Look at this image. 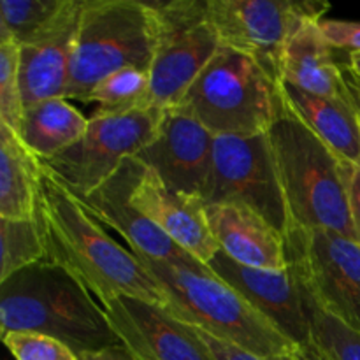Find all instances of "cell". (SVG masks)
I'll list each match as a JSON object with an SVG mask.
<instances>
[{
    "label": "cell",
    "instance_id": "6da1fadb",
    "mask_svg": "<svg viewBox=\"0 0 360 360\" xmlns=\"http://www.w3.org/2000/svg\"><path fill=\"white\" fill-rule=\"evenodd\" d=\"M37 220L44 232L48 260L81 281L102 306L112 299L136 297L167 308L164 290L139 257L108 236L46 165Z\"/></svg>",
    "mask_w": 360,
    "mask_h": 360
},
{
    "label": "cell",
    "instance_id": "7a4b0ae2",
    "mask_svg": "<svg viewBox=\"0 0 360 360\" xmlns=\"http://www.w3.org/2000/svg\"><path fill=\"white\" fill-rule=\"evenodd\" d=\"M9 333L55 338L77 357L120 345L104 306L51 260L27 267L0 283V334Z\"/></svg>",
    "mask_w": 360,
    "mask_h": 360
},
{
    "label": "cell",
    "instance_id": "3957f363",
    "mask_svg": "<svg viewBox=\"0 0 360 360\" xmlns=\"http://www.w3.org/2000/svg\"><path fill=\"white\" fill-rule=\"evenodd\" d=\"M139 259L164 290L167 309L181 322L197 326L217 340L259 357L292 355L304 350L283 336L241 294L214 276L199 260Z\"/></svg>",
    "mask_w": 360,
    "mask_h": 360
},
{
    "label": "cell",
    "instance_id": "277c9868",
    "mask_svg": "<svg viewBox=\"0 0 360 360\" xmlns=\"http://www.w3.org/2000/svg\"><path fill=\"white\" fill-rule=\"evenodd\" d=\"M267 137L287 204L288 227L327 229L355 241L347 162L338 158L285 102Z\"/></svg>",
    "mask_w": 360,
    "mask_h": 360
},
{
    "label": "cell",
    "instance_id": "5b68a950",
    "mask_svg": "<svg viewBox=\"0 0 360 360\" xmlns=\"http://www.w3.org/2000/svg\"><path fill=\"white\" fill-rule=\"evenodd\" d=\"M281 105L280 77L253 56L221 46L176 108L217 137L267 134Z\"/></svg>",
    "mask_w": 360,
    "mask_h": 360
},
{
    "label": "cell",
    "instance_id": "8992f818",
    "mask_svg": "<svg viewBox=\"0 0 360 360\" xmlns=\"http://www.w3.org/2000/svg\"><path fill=\"white\" fill-rule=\"evenodd\" d=\"M155 42L157 20L151 2L83 0L65 98L86 102L90 91L118 70L150 72Z\"/></svg>",
    "mask_w": 360,
    "mask_h": 360
},
{
    "label": "cell",
    "instance_id": "52a82bcc",
    "mask_svg": "<svg viewBox=\"0 0 360 360\" xmlns=\"http://www.w3.org/2000/svg\"><path fill=\"white\" fill-rule=\"evenodd\" d=\"M157 42L150 69V105L176 108L221 48L207 0L151 2Z\"/></svg>",
    "mask_w": 360,
    "mask_h": 360
},
{
    "label": "cell",
    "instance_id": "ba28073f",
    "mask_svg": "<svg viewBox=\"0 0 360 360\" xmlns=\"http://www.w3.org/2000/svg\"><path fill=\"white\" fill-rule=\"evenodd\" d=\"M288 266L316 304L360 333V245L327 229L288 227Z\"/></svg>",
    "mask_w": 360,
    "mask_h": 360
},
{
    "label": "cell",
    "instance_id": "9c48e42d",
    "mask_svg": "<svg viewBox=\"0 0 360 360\" xmlns=\"http://www.w3.org/2000/svg\"><path fill=\"white\" fill-rule=\"evenodd\" d=\"M164 111L144 108L125 115H94L79 143L42 164L74 195H88L153 141Z\"/></svg>",
    "mask_w": 360,
    "mask_h": 360
},
{
    "label": "cell",
    "instance_id": "30bf717a",
    "mask_svg": "<svg viewBox=\"0 0 360 360\" xmlns=\"http://www.w3.org/2000/svg\"><path fill=\"white\" fill-rule=\"evenodd\" d=\"M329 7L327 2L207 0L220 44L253 56L280 79L290 39L306 21L323 20Z\"/></svg>",
    "mask_w": 360,
    "mask_h": 360
},
{
    "label": "cell",
    "instance_id": "8fae6325",
    "mask_svg": "<svg viewBox=\"0 0 360 360\" xmlns=\"http://www.w3.org/2000/svg\"><path fill=\"white\" fill-rule=\"evenodd\" d=\"M204 202L241 204L285 236L288 211L267 134L214 137L213 171Z\"/></svg>",
    "mask_w": 360,
    "mask_h": 360
},
{
    "label": "cell",
    "instance_id": "7c38bea8",
    "mask_svg": "<svg viewBox=\"0 0 360 360\" xmlns=\"http://www.w3.org/2000/svg\"><path fill=\"white\" fill-rule=\"evenodd\" d=\"M214 136L178 108L165 109L157 136L137 155L171 190L206 199Z\"/></svg>",
    "mask_w": 360,
    "mask_h": 360
},
{
    "label": "cell",
    "instance_id": "4fadbf2b",
    "mask_svg": "<svg viewBox=\"0 0 360 360\" xmlns=\"http://www.w3.org/2000/svg\"><path fill=\"white\" fill-rule=\"evenodd\" d=\"M104 309L120 343L137 360H213L192 327L165 306L118 297Z\"/></svg>",
    "mask_w": 360,
    "mask_h": 360
},
{
    "label": "cell",
    "instance_id": "5bb4252c",
    "mask_svg": "<svg viewBox=\"0 0 360 360\" xmlns=\"http://www.w3.org/2000/svg\"><path fill=\"white\" fill-rule=\"evenodd\" d=\"M146 165L137 157L129 158L115 176L88 195L76 197L91 218L118 232L136 255L153 260L188 262L192 255L174 245L153 221L132 202V193ZM197 260V259H195Z\"/></svg>",
    "mask_w": 360,
    "mask_h": 360
},
{
    "label": "cell",
    "instance_id": "9a60e30c",
    "mask_svg": "<svg viewBox=\"0 0 360 360\" xmlns=\"http://www.w3.org/2000/svg\"><path fill=\"white\" fill-rule=\"evenodd\" d=\"M207 267L214 276L241 294L283 336L299 347L313 348L301 283L290 266L281 271L255 269L218 252Z\"/></svg>",
    "mask_w": 360,
    "mask_h": 360
},
{
    "label": "cell",
    "instance_id": "2e32d148",
    "mask_svg": "<svg viewBox=\"0 0 360 360\" xmlns=\"http://www.w3.org/2000/svg\"><path fill=\"white\" fill-rule=\"evenodd\" d=\"M83 0H67L48 25L20 44V84L25 108L65 98Z\"/></svg>",
    "mask_w": 360,
    "mask_h": 360
},
{
    "label": "cell",
    "instance_id": "e0dca14e",
    "mask_svg": "<svg viewBox=\"0 0 360 360\" xmlns=\"http://www.w3.org/2000/svg\"><path fill=\"white\" fill-rule=\"evenodd\" d=\"M132 202L178 248L204 266L220 252L207 221L206 202L171 190L151 169L144 167L134 188Z\"/></svg>",
    "mask_w": 360,
    "mask_h": 360
},
{
    "label": "cell",
    "instance_id": "ac0fdd59",
    "mask_svg": "<svg viewBox=\"0 0 360 360\" xmlns=\"http://www.w3.org/2000/svg\"><path fill=\"white\" fill-rule=\"evenodd\" d=\"M320 21H306L290 39L281 62V81L360 109V83L348 62L341 63L338 49L326 41Z\"/></svg>",
    "mask_w": 360,
    "mask_h": 360
},
{
    "label": "cell",
    "instance_id": "d6986e66",
    "mask_svg": "<svg viewBox=\"0 0 360 360\" xmlns=\"http://www.w3.org/2000/svg\"><path fill=\"white\" fill-rule=\"evenodd\" d=\"M210 229L220 252L243 266L281 271L288 267L283 232L241 204H206Z\"/></svg>",
    "mask_w": 360,
    "mask_h": 360
},
{
    "label": "cell",
    "instance_id": "ffe728a7",
    "mask_svg": "<svg viewBox=\"0 0 360 360\" xmlns=\"http://www.w3.org/2000/svg\"><path fill=\"white\" fill-rule=\"evenodd\" d=\"M285 105L347 164L360 167V109L281 81Z\"/></svg>",
    "mask_w": 360,
    "mask_h": 360
},
{
    "label": "cell",
    "instance_id": "44dd1931",
    "mask_svg": "<svg viewBox=\"0 0 360 360\" xmlns=\"http://www.w3.org/2000/svg\"><path fill=\"white\" fill-rule=\"evenodd\" d=\"M44 165L9 127L0 123V218H37Z\"/></svg>",
    "mask_w": 360,
    "mask_h": 360
},
{
    "label": "cell",
    "instance_id": "7402d4cb",
    "mask_svg": "<svg viewBox=\"0 0 360 360\" xmlns=\"http://www.w3.org/2000/svg\"><path fill=\"white\" fill-rule=\"evenodd\" d=\"M88 122L67 98H46L25 108L20 137L35 157L48 162L79 143Z\"/></svg>",
    "mask_w": 360,
    "mask_h": 360
},
{
    "label": "cell",
    "instance_id": "603a6c76",
    "mask_svg": "<svg viewBox=\"0 0 360 360\" xmlns=\"http://www.w3.org/2000/svg\"><path fill=\"white\" fill-rule=\"evenodd\" d=\"M44 260H48V248L37 218H0V283Z\"/></svg>",
    "mask_w": 360,
    "mask_h": 360
},
{
    "label": "cell",
    "instance_id": "cb8c5ba5",
    "mask_svg": "<svg viewBox=\"0 0 360 360\" xmlns=\"http://www.w3.org/2000/svg\"><path fill=\"white\" fill-rule=\"evenodd\" d=\"M98 105L95 115H125L151 108L150 72L141 69H123L101 81L90 95L86 104Z\"/></svg>",
    "mask_w": 360,
    "mask_h": 360
},
{
    "label": "cell",
    "instance_id": "d4e9b609",
    "mask_svg": "<svg viewBox=\"0 0 360 360\" xmlns=\"http://www.w3.org/2000/svg\"><path fill=\"white\" fill-rule=\"evenodd\" d=\"M301 290L308 309L311 347L320 357L323 360H360V333L320 308L302 285Z\"/></svg>",
    "mask_w": 360,
    "mask_h": 360
},
{
    "label": "cell",
    "instance_id": "484cf974",
    "mask_svg": "<svg viewBox=\"0 0 360 360\" xmlns=\"http://www.w3.org/2000/svg\"><path fill=\"white\" fill-rule=\"evenodd\" d=\"M67 0H2L0 41L23 44L56 16Z\"/></svg>",
    "mask_w": 360,
    "mask_h": 360
},
{
    "label": "cell",
    "instance_id": "4316f807",
    "mask_svg": "<svg viewBox=\"0 0 360 360\" xmlns=\"http://www.w3.org/2000/svg\"><path fill=\"white\" fill-rule=\"evenodd\" d=\"M23 95L20 84V44L0 41V123L20 136L23 123Z\"/></svg>",
    "mask_w": 360,
    "mask_h": 360
},
{
    "label": "cell",
    "instance_id": "83f0119b",
    "mask_svg": "<svg viewBox=\"0 0 360 360\" xmlns=\"http://www.w3.org/2000/svg\"><path fill=\"white\" fill-rule=\"evenodd\" d=\"M4 345L16 360H79L62 341L37 333H9Z\"/></svg>",
    "mask_w": 360,
    "mask_h": 360
},
{
    "label": "cell",
    "instance_id": "f1b7e54d",
    "mask_svg": "<svg viewBox=\"0 0 360 360\" xmlns=\"http://www.w3.org/2000/svg\"><path fill=\"white\" fill-rule=\"evenodd\" d=\"M186 323V322H185ZM193 333L199 336V340L206 345L207 352L211 354L213 360H323L319 355V352L315 348H304V350L297 352V354H292V355H278V357H259V355H253L250 352L241 350V348L234 347L231 343H225V341L217 340L214 336L207 334L206 330L199 329L197 326H192Z\"/></svg>",
    "mask_w": 360,
    "mask_h": 360
},
{
    "label": "cell",
    "instance_id": "f546056e",
    "mask_svg": "<svg viewBox=\"0 0 360 360\" xmlns=\"http://www.w3.org/2000/svg\"><path fill=\"white\" fill-rule=\"evenodd\" d=\"M326 41L338 51H345L348 55L360 53V23L359 21H343V20H327L320 21Z\"/></svg>",
    "mask_w": 360,
    "mask_h": 360
},
{
    "label": "cell",
    "instance_id": "4dcf8cb0",
    "mask_svg": "<svg viewBox=\"0 0 360 360\" xmlns=\"http://www.w3.org/2000/svg\"><path fill=\"white\" fill-rule=\"evenodd\" d=\"M347 193L348 210H350L352 227L355 232V241L360 245V167L347 164Z\"/></svg>",
    "mask_w": 360,
    "mask_h": 360
},
{
    "label": "cell",
    "instance_id": "1f68e13d",
    "mask_svg": "<svg viewBox=\"0 0 360 360\" xmlns=\"http://www.w3.org/2000/svg\"><path fill=\"white\" fill-rule=\"evenodd\" d=\"M79 360H137L123 347L120 345H112V347L102 348V350L97 352H88V354L79 355Z\"/></svg>",
    "mask_w": 360,
    "mask_h": 360
},
{
    "label": "cell",
    "instance_id": "d6a6232c",
    "mask_svg": "<svg viewBox=\"0 0 360 360\" xmlns=\"http://www.w3.org/2000/svg\"><path fill=\"white\" fill-rule=\"evenodd\" d=\"M347 62L350 70L354 72V76L357 77L360 83V53H352V55H347Z\"/></svg>",
    "mask_w": 360,
    "mask_h": 360
}]
</instances>
